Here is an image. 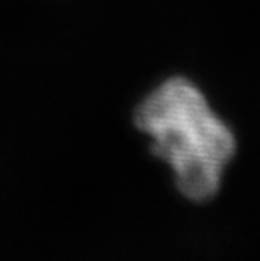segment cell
I'll list each match as a JSON object with an SVG mask.
<instances>
[{"mask_svg":"<svg viewBox=\"0 0 260 261\" xmlns=\"http://www.w3.org/2000/svg\"><path fill=\"white\" fill-rule=\"evenodd\" d=\"M135 125L173 170L182 196L193 202L217 197L237 140L191 81L171 77L156 88L137 108Z\"/></svg>","mask_w":260,"mask_h":261,"instance_id":"1","label":"cell"}]
</instances>
